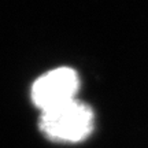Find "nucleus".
<instances>
[{
  "label": "nucleus",
  "instance_id": "f03ea898",
  "mask_svg": "<svg viewBox=\"0 0 148 148\" xmlns=\"http://www.w3.org/2000/svg\"><path fill=\"white\" fill-rule=\"evenodd\" d=\"M79 75L71 67L62 66L41 74L30 88V100L40 111L75 99L79 89Z\"/></svg>",
  "mask_w": 148,
  "mask_h": 148
},
{
  "label": "nucleus",
  "instance_id": "f257e3e1",
  "mask_svg": "<svg viewBox=\"0 0 148 148\" xmlns=\"http://www.w3.org/2000/svg\"><path fill=\"white\" fill-rule=\"evenodd\" d=\"M38 132L52 143H82L95 130V111L79 99L71 100L40 111Z\"/></svg>",
  "mask_w": 148,
  "mask_h": 148
}]
</instances>
